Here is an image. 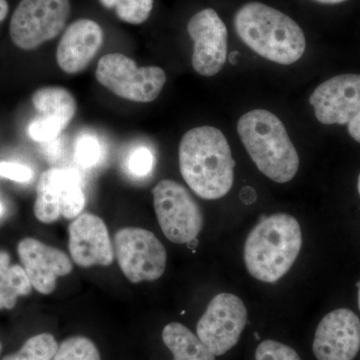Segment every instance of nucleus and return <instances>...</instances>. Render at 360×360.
Masks as SVG:
<instances>
[{
	"label": "nucleus",
	"mask_w": 360,
	"mask_h": 360,
	"mask_svg": "<svg viewBox=\"0 0 360 360\" xmlns=\"http://www.w3.org/2000/svg\"><path fill=\"white\" fill-rule=\"evenodd\" d=\"M18 252L32 288L42 295L53 292L58 277L68 276L73 269L70 257L63 251L39 239H22Z\"/></svg>",
	"instance_id": "4468645a"
},
{
	"label": "nucleus",
	"mask_w": 360,
	"mask_h": 360,
	"mask_svg": "<svg viewBox=\"0 0 360 360\" xmlns=\"http://www.w3.org/2000/svg\"><path fill=\"white\" fill-rule=\"evenodd\" d=\"M248 323V309L238 296L220 293L212 298L196 326V335L215 356L238 345Z\"/></svg>",
	"instance_id": "9d476101"
},
{
	"label": "nucleus",
	"mask_w": 360,
	"mask_h": 360,
	"mask_svg": "<svg viewBox=\"0 0 360 360\" xmlns=\"http://www.w3.org/2000/svg\"><path fill=\"white\" fill-rule=\"evenodd\" d=\"M255 360H302L290 345L276 340H267L258 345Z\"/></svg>",
	"instance_id": "b1692460"
},
{
	"label": "nucleus",
	"mask_w": 360,
	"mask_h": 360,
	"mask_svg": "<svg viewBox=\"0 0 360 360\" xmlns=\"http://www.w3.org/2000/svg\"><path fill=\"white\" fill-rule=\"evenodd\" d=\"M53 360H101V355L90 338L75 335L66 338L59 345Z\"/></svg>",
	"instance_id": "412c9836"
},
{
	"label": "nucleus",
	"mask_w": 360,
	"mask_h": 360,
	"mask_svg": "<svg viewBox=\"0 0 360 360\" xmlns=\"http://www.w3.org/2000/svg\"><path fill=\"white\" fill-rule=\"evenodd\" d=\"M120 0H101V4L106 8H115Z\"/></svg>",
	"instance_id": "c756f323"
},
{
	"label": "nucleus",
	"mask_w": 360,
	"mask_h": 360,
	"mask_svg": "<svg viewBox=\"0 0 360 360\" xmlns=\"http://www.w3.org/2000/svg\"><path fill=\"white\" fill-rule=\"evenodd\" d=\"M162 341L174 355V360H215L217 356L191 329L172 322L162 330Z\"/></svg>",
	"instance_id": "a211bd4d"
},
{
	"label": "nucleus",
	"mask_w": 360,
	"mask_h": 360,
	"mask_svg": "<svg viewBox=\"0 0 360 360\" xmlns=\"http://www.w3.org/2000/svg\"><path fill=\"white\" fill-rule=\"evenodd\" d=\"M70 252L78 266H110L115 259L108 227L101 217L84 213L70 225Z\"/></svg>",
	"instance_id": "2eb2a0df"
},
{
	"label": "nucleus",
	"mask_w": 360,
	"mask_h": 360,
	"mask_svg": "<svg viewBox=\"0 0 360 360\" xmlns=\"http://www.w3.org/2000/svg\"><path fill=\"white\" fill-rule=\"evenodd\" d=\"M70 0H21L9 33L16 46L32 51L58 37L70 18Z\"/></svg>",
	"instance_id": "0eeeda50"
},
{
	"label": "nucleus",
	"mask_w": 360,
	"mask_h": 360,
	"mask_svg": "<svg viewBox=\"0 0 360 360\" xmlns=\"http://www.w3.org/2000/svg\"><path fill=\"white\" fill-rule=\"evenodd\" d=\"M4 205H2V203L0 202V217H1L2 214H4Z\"/></svg>",
	"instance_id": "473e14b6"
},
{
	"label": "nucleus",
	"mask_w": 360,
	"mask_h": 360,
	"mask_svg": "<svg viewBox=\"0 0 360 360\" xmlns=\"http://www.w3.org/2000/svg\"><path fill=\"white\" fill-rule=\"evenodd\" d=\"M0 352H1V343H0Z\"/></svg>",
	"instance_id": "c9c22d12"
},
{
	"label": "nucleus",
	"mask_w": 360,
	"mask_h": 360,
	"mask_svg": "<svg viewBox=\"0 0 360 360\" xmlns=\"http://www.w3.org/2000/svg\"><path fill=\"white\" fill-rule=\"evenodd\" d=\"M153 0H120L115 6L116 15L130 25H141L148 20Z\"/></svg>",
	"instance_id": "4be33fe9"
},
{
	"label": "nucleus",
	"mask_w": 360,
	"mask_h": 360,
	"mask_svg": "<svg viewBox=\"0 0 360 360\" xmlns=\"http://www.w3.org/2000/svg\"><path fill=\"white\" fill-rule=\"evenodd\" d=\"M115 250L118 264L132 283L158 281L167 267V253L155 233L125 227L116 232Z\"/></svg>",
	"instance_id": "6e6552de"
},
{
	"label": "nucleus",
	"mask_w": 360,
	"mask_h": 360,
	"mask_svg": "<svg viewBox=\"0 0 360 360\" xmlns=\"http://www.w3.org/2000/svg\"><path fill=\"white\" fill-rule=\"evenodd\" d=\"M85 202L82 177L77 170L51 168L40 176L33 210L40 222L49 224L60 217L77 219Z\"/></svg>",
	"instance_id": "1a4fd4ad"
},
{
	"label": "nucleus",
	"mask_w": 360,
	"mask_h": 360,
	"mask_svg": "<svg viewBox=\"0 0 360 360\" xmlns=\"http://www.w3.org/2000/svg\"><path fill=\"white\" fill-rule=\"evenodd\" d=\"M103 39V28L96 21L79 20L71 23L58 45L59 68L68 75L82 72L96 58Z\"/></svg>",
	"instance_id": "dca6fc26"
},
{
	"label": "nucleus",
	"mask_w": 360,
	"mask_h": 360,
	"mask_svg": "<svg viewBox=\"0 0 360 360\" xmlns=\"http://www.w3.org/2000/svg\"><path fill=\"white\" fill-rule=\"evenodd\" d=\"M32 288L22 265L11 264L9 253L0 250V310L13 309L18 298L30 295Z\"/></svg>",
	"instance_id": "6ab92c4d"
},
{
	"label": "nucleus",
	"mask_w": 360,
	"mask_h": 360,
	"mask_svg": "<svg viewBox=\"0 0 360 360\" xmlns=\"http://www.w3.org/2000/svg\"><path fill=\"white\" fill-rule=\"evenodd\" d=\"M357 188H359V193L360 194V174L359 176V182H357Z\"/></svg>",
	"instance_id": "f704fd0d"
},
{
	"label": "nucleus",
	"mask_w": 360,
	"mask_h": 360,
	"mask_svg": "<svg viewBox=\"0 0 360 360\" xmlns=\"http://www.w3.org/2000/svg\"><path fill=\"white\" fill-rule=\"evenodd\" d=\"M58 342L51 333H39L28 338L20 350L1 360H53Z\"/></svg>",
	"instance_id": "aec40b11"
},
{
	"label": "nucleus",
	"mask_w": 360,
	"mask_h": 360,
	"mask_svg": "<svg viewBox=\"0 0 360 360\" xmlns=\"http://www.w3.org/2000/svg\"><path fill=\"white\" fill-rule=\"evenodd\" d=\"M238 51H234L233 53H231V61L232 63H233V65H236V58L238 56Z\"/></svg>",
	"instance_id": "2f4dec72"
},
{
	"label": "nucleus",
	"mask_w": 360,
	"mask_h": 360,
	"mask_svg": "<svg viewBox=\"0 0 360 360\" xmlns=\"http://www.w3.org/2000/svg\"><path fill=\"white\" fill-rule=\"evenodd\" d=\"M179 158L182 177L200 198L219 200L231 191L236 162L221 130L213 127L189 130L180 141Z\"/></svg>",
	"instance_id": "f257e3e1"
},
{
	"label": "nucleus",
	"mask_w": 360,
	"mask_h": 360,
	"mask_svg": "<svg viewBox=\"0 0 360 360\" xmlns=\"http://www.w3.org/2000/svg\"><path fill=\"white\" fill-rule=\"evenodd\" d=\"M238 132L251 160L265 176L286 184L297 174V151L276 115L265 110L248 111L239 118Z\"/></svg>",
	"instance_id": "20e7f679"
},
{
	"label": "nucleus",
	"mask_w": 360,
	"mask_h": 360,
	"mask_svg": "<svg viewBox=\"0 0 360 360\" xmlns=\"http://www.w3.org/2000/svg\"><path fill=\"white\" fill-rule=\"evenodd\" d=\"M323 124H348L360 110V75H341L319 85L309 97Z\"/></svg>",
	"instance_id": "ddd939ff"
},
{
	"label": "nucleus",
	"mask_w": 360,
	"mask_h": 360,
	"mask_svg": "<svg viewBox=\"0 0 360 360\" xmlns=\"http://www.w3.org/2000/svg\"><path fill=\"white\" fill-rule=\"evenodd\" d=\"M317 360H354L360 352V319L347 309L333 310L317 326L312 343Z\"/></svg>",
	"instance_id": "f8f14e48"
},
{
	"label": "nucleus",
	"mask_w": 360,
	"mask_h": 360,
	"mask_svg": "<svg viewBox=\"0 0 360 360\" xmlns=\"http://www.w3.org/2000/svg\"><path fill=\"white\" fill-rule=\"evenodd\" d=\"M348 132L354 141L360 143V110L356 115L348 122Z\"/></svg>",
	"instance_id": "cd10ccee"
},
{
	"label": "nucleus",
	"mask_w": 360,
	"mask_h": 360,
	"mask_svg": "<svg viewBox=\"0 0 360 360\" xmlns=\"http://www.w3.org/2000/svg\"><path fill=\"white\" fill-rule=\"evenodd\" d=\"M65 129L60 123L39 116V118L30 123L28 132L33 141L44 144L58 139L59 135Z\"/></svg>",
	"instance_id": "393cba45"
},
{
	"label": "nucleus",
	"mask_w": 360,
	"mask_h": 360,
	"mask_svg": "<svg viewBox=\"0 0 360 360\" xmlns=\"http://www.w3.org/2000/svg\"><path fill=\"white\" fill-rule=\"evenodd\" d=\"M33 170L27 165L18 162L1 161L0 162V177L11 179L13 181L26 184L33 179Z\"/></svg>",
	"instance_id": "bb28decb"
},
{
	"label": "nucleus",
	"mask_w": 360,
	"mask_h": 360,
	"mask_svg": "<svg viewBox=\"0 0 360 360\" xmlns=\"http://www.w3.org/2000/svg\"><path fill=\"white\" fill-rule=\"evenodd\" d=\"M32 101L40 117L60 123L65 129L77 110L75 97L63 87L49 86L37 90L33 94Z\"/></svg>",
	"instance_id": "f3484780"
},
{
	"label": "nucleus",
	"mask_w": 360,
	"mask_h": 360,
	"mask_svg": "<svg viewBox=\"0 0 360 360\" xmlns=\"http://www.w3.org/2000/svg\"><path fill=\"white\" fill-rule=\"evenodd\" d=\"M314 1L323 4H341V2L347 1V0H314Z\"/></svg>",
	"instance_id": "7c9ffc66"
},
{
	"label": "nucleus",
	"mask_w": 360,
	"mask_h": 360,
	"mask_svg": "<svg viewBox=\"0 0 360 360\" xmlns=\"http://www.w3.org/2000/svg\"><path fill=\"white\" fill-rule=\"evenodd\" d=\"M161 231L177 245L191 243L202 229V212L191 193L174 180L163 179L153 191Z\"/></svg>",
	"instance_id": "423d86ee"
},
{
	"label": "nucleus",
	"mask_w": 360,
	"mask_h": 360,
	"mask_svg": "<svg viewBox=\"0 0 360 360\" xmlns=\"http://www.w3.org/2000/svg\"><path fill=\"white\" fill-rule=\"evenodd\" d=\"M155 156L146 146H141L132 151L129 158V169L132 174L144 177L153 172Z\"/></svg>",
	"instance_id": "a878e982"
},
{
	"label": "nucleus",
	"mask_w": 360,
	"mask_h": 360,
	"mask_svg": "<svg viewBox=\"0 0 360 360\" xmlns=\"http://www.w3.org/2000/svg\"><path fill=\"white\" fill-rule=\"evenodd\" d=\"M359 307L360 310V283L359 284Z\"/></svg>",
	"instance_id": "72a5a7b5"
},
{
	"label": "nucleus",
	"mask_w": 360,
	"mask_h": 360,
	"mask_svg": "<svg viewBox=\"0 0 360 360\" xmlns=\"http://www.w3.org/2000/svg\"><path fill=\"white\" fill-rule=\"evenodd\" d=\"M103 148L96 135H80L75 144V160L84 168L94 167L101 160Z\"/></svg>",
	"instance_id": "5701e85b"
},
{
	"label": "nucleus",
	"mask_w": 360,
	"mask_h": 360,
	"mask_svg": "<svg viewBox=\"0 0 360 360\" xmlns=\"http://www.w3.org/2000/svg\"><path fill=\"white\" fill-rule=\"evenodd\" d=\"M8 13V4L6 0H0V22L6 20Z\"/></svg>",
	"instance_id": "c85d7f7f"
},
{
	"label": "nucleus",
	"mask_w": 360,
	"mask_h": 360,
	"mask_svg": "<svg viewBox=\"0 0 360 360\" xmlns=\"http://www.w3.org/2000/svg\"><path fill=\"white\" fill-rule=\"evenodd\" d=\"M96 79L118 97L134 103H151L160 96L167 75L158 66L139 68L122 53H110L98 60Z\"/></svg>",
	"instance_id": "39448f33"
},
{
	"label": "nucleus",
	"mask_w": 360,
	"mask_h": 360,
	"mask_svg": "<svg viewBox=\"0 0 360 360\" xmlns=\"http://www.w3.org/2000/svg\"><path fill=\"white\" fill-rule=\"evenodd\" d=\"M187 32L193 41L191 63L198 75L213 77L222 70L227 58L229 32L217 11L205 8L189 20Z\"/></svg>",
	"instance_id": "9b49d317"
},
{
	"label": "nucleus",
	"mask_w": 360,
	"mask_h": 360,
	"mask_svg": "<svg viewBox=\"0 0 360 360\" xmlns=\"http://www.w3.org/2000/svg\"><path fill=\"white\" fill-rule=\"evenodd\" d=\"M302 246V229L295 217L288 213L264 217L246 239V269L257 281L276 283L295 264Z\"/></svg>",
	"instance_id": "7ed1b4c3"
},
{
	"label": "nucleus",
	"mask_w": 360,
	"mask_h": 360,
	"mask_svg": "<svg viewBox=\"0 0 360 360\" xmlns=\"http://www.w3.org/2000/svg\"><path fill=\"white\" fill-rule=\"evenodd\" d=\"M234 27L243 44L278 65L295 63L307 49L302 27L290 16L260 2L241 6L234 16Z\"/></svg>",
	"instance_id": "f03ea898"
}]
</instances>
